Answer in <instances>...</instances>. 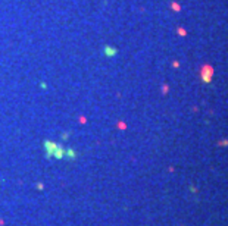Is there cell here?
Returning a JSON list of instances; mask_svg holds the SVG:
<instances>
[{
    "label": "cell",
    "mask_w": 228,
    "mask_h": 226,
    "mask_svg": "<svg viewBox=\"0 0 228 226\" xmlns=\"http://www.w3.org/2000/svg\"><path fill=\"white\" fill-rule=\"evenodd\" d=\"M105 53H106L108 56H110V54L115 53V50H112V49H109V47H105Z\"/></svg>",
    "instance_id": "2"
},
{
    "label": "cell",
    "mask_w": 228,
    "mask_h": 226,
    "mask_svg": "<svg viewBox=\"0 0 228 226\" xmlns=\"http://www.w3.org/2000/svg\"><path fill=\"white\" fill-rule=\"evenodd\" d=\"M44 150H46V156L47 157H55V159H65V148L53 141H44Z\"/></svg>",
    "instance_id": "1"
}]
</instances>
